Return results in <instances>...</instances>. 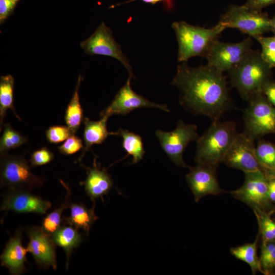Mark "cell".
<instances>
[{
  "mask_svg": "<svg viewBox=\"0 0 275 275\" xmlns=\"http://www.w3.org/2000/svg\"><path fill=\"white\" fill-rule=\"evenodd\" d=\"M172 84L180 90L181 105L195 115L217 121L229 107L225 76L207 64L191 67L182 63L177 66Z\"/></svg>",
  "mask_w": 275,
  "mask_h": 275,
  "instance_id": "6da1fadb",
  "label": "cell"
},
{
  "mask_svg": "<svg viewBox=\"0 0 275 275\" xmlns=\"http://www.w3.org/2000/svg\"><path fill=\"white\" fill-rule=\"evenodd\" d=\"M228 72L231 85L243 99L248 101L256 94L262 93L263 87L270 81L271 68L259 50L252 49Z\"/></svg>",
  "mask_w": 275,
  "mask_h": 275,
  "instance_id": "7a4b0ae2",
  "label": "cell"
},
{
  "mask_svg": "<svg viewBox=\"0 0 275 275\" xmlns=\"http://www.w3.org/2000/svg\"><path fill=\"white\" fill-rule=\"evenodd\" d=\"M238 134L232 121H213L197 141L195 160L197 164L216 169Z\"/></svg>",
  "mask_w": 275,
  "mask_h": 275,
  "instance_id": "3957f363",
  "label": "cell"
},
{
  "mask_svg": "<svg viewBox=\"0 0 275 275\" xmlns=\"http://www.w3.org/2000/svg\"><path fill=\"white\" fill-rule=\"evenodd\" d=\"M178 42L179 62L186 63L190 58L205 57L212 43L227 28L222 23L206 28L193 25L183 21L172 24Z\"/></svg>",
  "mask_w": 275,
  "mask_h": 275,
  "instance_id": "277c9868",
  "label": "cell"
},
{
  "mask_svg": "<svg viewBox=\"0 0 275 275\" xmlns=\"http://www.w3.org/2000/svg\"><path fill=\"white\" fill-rule=\"evenodd\" d=\"M1 187L31 191L41 186L44 178L33 174L23 155L1 154Z\"/></svg>",
  "mask_w": 275,
  "mask_h": 275,
  "instance_id": "5b68a950",
  "label": "cell"
},
{
  "mask_svg": "<svg viewBox=\"0 0 275 275\" xmlns=\"http://www.w3.org/2000/svg\"><path fill=\"white\" fill-rule=\"evenodd\" d=\"M218 22L227 29H238L254 38L271 31V19L268 15L245 4L230 6Z\"/></svg>",
  "mask_w": 275,
  "mask_h": 275,
  "instance_id": "8992f818",
  "label": "cell"
},
{
  "mask_svg": "<svg viewBox=\"0 0 275 275\" xmlns=\"http://www.w3.org/2000/svg\"><path fill=\"white\" fill-rule=\"evenodd\" d=\"M244 112V131L253 139L275 133V108L262 93L248 101Z\"/></svg>",
  "mask_w": 275,
  "mask_h": 275,
  "instance_id": "52a82bcc",
  "label": "cell"
},
{
  "mask_svg": "<svg viewBox=\"0 0 275 275\" xmlns=\"http://www.w3.org/2000/svg\"><path fill=\"white\" fill-rule=\"evenodd\" d=\"M252 37L237 43L224 42L217 39L211 45L204 57L207 65L223 73L240 63L252 49Z\"/></svg>",
  "mask_w": 275,
  "mask_h": 275,
  "instance_id": "ba28073f",
  "label": "cell"
},
{
  "mask_svg": "<svg viewBox=\"0 0 275 275\" xmlns=\"http://www.w3.org/2000/svg\"><path fill=\"white\" fill-rule=\"evenodd\" d=\"M155 134L163 151L175 164L189 168L183 160V153L188 144L199 138L196 125L186 124L180 120L174 130L165 132L157 130Z\"/></svg>",
  "mask_w": 275,
  "mask_h": 275,
  "instance_id": "9c48e42d",
  "label": "cell"
},
{
  "mask_svg": "<svg viewBox=\"0 0 275 275\" xmlns=\"http://www.w3.org/2000/svg\"><path fill=\"white\" fill-rule=\"evenodd\" d=\"M80 46L88 54L106 56L117 59L126 68L129 75L134 77L128 59L115 40L112 31L104 22H102L89 38L82 41Z\"/></svg>",
  "mask_w": 275,
  "mask_h": 275,
  "instance_id": "30bf717a",
  "label": "cell"
},
{
  "mask_svg": "<svg viewBox=\"0 0 275 275\" xmlns=\"http://www.w3.org/2000/svg\"><path fill=\"white\" fill-rule=\"evenodd\" d=\"M243 185L230 194L250 206L253 211L264 212L269 206L268 179L262 170L244 173Z\"/></svg>",
  "mask_w": 275,
  "mask_h": 275,
  "instance_id": "8fae6325",
  "label": "cell"
},
{
  "mask_svg": "<svg viewBox=\"0 0 275 275\" xmlns=\"http://www.w3.org/2000/svg\"><path fill=\"white\" fill-rule=\"evenodd\" d=\"M254 141V139L245 132L238 133L223 163L244 173L263 171L256 155Z\"/></svg>",
  "mask_w": 275,
  "mask_h": 275,
  "instance_id": "7c38bea8",
  "label": "cell"
},
{
  "mask_svg": "<svg viewBox=\"0 0 275 275\" xmlns=\"http://www.w3.org/2000/svg\"><path fill=\"white\" fill-rule=\"evenodd\" d=\"M132 76L129 75L127 81L115 95L111 103L100 113V116L113 115H126L132 111L142 107L158 108L166 112L170 111L166 104L152 102L144 96L134 92L130 81Z\"/></svg>",
  "mask_w": 275,
  "mask_h": 275,
  "instance_id": "4fadbf2b",
  "label": "cell"
},
{
  "mask_svg": "<svg viewBox=\"0 0 275 275\" xmlns=\"http://www.w3.org/2000/svg\"><path fill=\"white\" fill-rule=\"evenodd\" d=\"M51 203L27 190L8 188L3 195L1 211H13L18 213H34L44 214Z\"/></svg>",
  "mask_w": 275,
  "mask_h": 275,
  "instance_id": "5bb4252c",
  "label": "cell"
},
{
  "mask_svg": "<svg viewBox=\"0 0 275 275\" xmlns=\"http://www.w3.org/2000/svg\"><path fill=\"white\" fill-rule=\"evenodd\" d=\"M29 238L26 249L34 257L36 264L44 269L57 268L56 249L50 235L41 227L32 226L26 229Z\"/></svg>",
  "mask_w": 275,
  "mask_h": 275,
  "instance_id": "9a60e30c",
  "label": "cell"
},
{
  "mask_svg": "<svg viewBox=\"0 0 275 275\" xmlns=\"http://www.w3.org/2000/svg\"><path fill=\"white\" fill-rule=\"evenodd\" d=\"M189 168L186 179L196 202L206 196H217L224 193L216 178V169L200 164Z\"/></svg>",
  "mask_w": 275,
  "mask_h": 275,
  "instance_id": "2e32d148",
  "label": "cell"
},
{
  "mask_svg": "<svg viewBox=\"0 0 275 275\" xmlns=\"http://www.w3.org/2000/svg\"><path fill=\"white\" fill-rule=\"evenodd\" d=\"M22 231L18 229L7 243L1 255L2 265L7 268L11 274L19 275L26 271L25 263L28 251L22 245Z\"/></svg>",
  "mask_w": 275,
  "mask_h": 275,
  "instance_id": "e0dca14e",
  "label": "cell"
},
{
  "mask_svg": "<svg viewBox=\"0 0 275 275\" xmlns=\"http://www.w3.org/2000/svg\"><path fill=\"white\" fill-rule=\"evenodd\" d=\"M87 171V177L81 183L87 196L92 201L96 199H103V196L109 193L113 185L111 176L105 168H101L94 158L92 168L82 166Z\"/></svg>",
  "mask_w": 275,
  "mask_h": 275,
  "instance_id": "ac0fdd59",
  "label": "cell"
},
{
  "mask_svg": "<svg viewBox=\"0 0 275 275\" xmlns=\"http://www.w3.org/2000/svg\"><path fill=\"white\" fill-rule=\"evenodd\" d=\"M101 119L97 121H91L85 118L84 140L85 146L81 154L78 158L81 161L86 153L91 149V146L95 144H102L109 135H115V132H109L106 128V122L109 118L107 115H103Z\"/></svg>",
  "mask_w": 275,
  "mask_h": 275,
  "instance_id": "d6986e66",
  "label": "cell"
},
{
  "mask_svg": "<svg viewBox=\"0 0 275 275\" xmlns=\"http://www.w3.org/2000/svg\"><path fill=\"white\" fill-rule=\"evenodd\" d=\"M78 229L71 225L62 226L51 235L56 246L62 248L66 256V268H68L70 257L74 249L79 246L83 240L82 234Z\"/></svg>",
  "mask_w": 275,
  "mask_h": 275,
  "instance_id": "ffe728a7",
  "label": "cell"
},
{
  "mask_svg": "<svg viewBox=\"0 0 275 275\" xmlns=\"http://www.w3.org/2000/svg\"><path fill=\"white\" fill-rule=\"evenodd\" d=\"M95 204L92 208H88L84 204L70 202L69 216L63 217L65 223L77 229H81L88 235L94 223L98 218L94 212Z\"/></svg>",
  "mask_w": 275,
  "mask_h": 275,
  "instance_id": "44dd1931",
  "label": "cell"
},
{
  "mask_svg": "<svg viewBox=\"0 0 275 275\" xmlns=\"http://www.w3.org/2000/svg\"><path fill=\"white\" fill-rule=\"evenodd\" d=\"M14 78L10 75L2 76L0 79V130L4 125V120L8 109H11L15 117L21 120L14 106L13 92Z\"/></svg>",
  "mask_w": 275,
  "mask_h": 275,
  "instance_id": "7402d4cb",
  "label": "cell"
},
{
  "mask_svg": "<svg viewBox=\"0 0 275 275\" xmlns=\"http://www.w3.org/2000/svg\"><path fill=\"white\" fill-rule=\"evenodd\" d=\"M81 81V76L79 75L76 86L72 97L68 103L65 112V121L72 134H75L81 122L84 121L83 109L81 107L78 90Z\"/></svg>",
  "mask_w": 275,
  "mask_h": 275,
  "instance_id": "603a6c76",
  "label": "cell"
},
{
  "mask_svg": "<svg viewBox=\"0 0 275 275\" xmlns=\"http://www.w3.org/2000/svg\"><path fill=\"white\" fill-rule=\"evenodd\" d=\"M258 240V235L253 243H246L230 249V253L233 256L250 266L253 274L257 271L263 273L260 259L257 256Z\"/></svg>",
  "mask_w": 275,
  "mask_h": 275,
  "instance_id": "cb8c5ba5",
  "label": "cell"
},
{
  "mask_svg": "<svg viewBox=\"0 0 275 275\" xmlns=\"http://www.w3.org/2000/svg\"><path fill=\"white\" fill-rule=\"evenodd\" d=\"M60 181L66 189L65 199L59 207L48 213L42 223L41 227L43 230L50 235L62 226L61 224L63 222L62 213L65 209L69 208L71 201V190L69 186L62 180H60Z\"/></svg>",
  "mask_w": 275,
  "mask_h": 275,
  "instance_id": "d4e9b609",
  "label": "cell"
},
{
  "mask_svg": "<svg viewBox=\"0 0 275 275\" xmlns=\"http://www.w3.org/2000/svg\"><path fill=\"white\" fill-rule=\"evenodd\" d=\"M115 135H119L122 137V146L126 151L128 155L132 156V164L136 163L143 157L145 153L142 138L134 132L127 130L120 129L115 132Z\"/></svg>",
  "mask_w": 275,
  "mask_h": 275,
  "instance_id": "484cf974",
  "label": "cell"
},
{
  "mask_svg": "<svg viewBox=\"0 0 275 275\" xmlns=\"http://www.w3.org/2000/svg\"><path fill=\"white\" fill-rule=\"evenodd\" d=\"M4 130L0 140L1 154L20 147L28 142V138L14 129L9 123L3 125Z\"/></svg>",
  "mask_w": 275,
  "mask_h": 275,
  "instance_id": "4316f807",
  "label": "cell"
},
{
  "mask_svg": "<svg viewBox=\"0 0 275 275\" xmlns=\"http://www.w3.org/2000/svg\"><path fill=\"white\" fill-rule=\"evenodd\" d=\"M255 152L263 171L275 165V145L269 142H260L255 147Z\"/></svg>",
  "mask_w": 275,
  "mask_h": 275,
  "instance_id": "83f0119b",
  "label": "cell"
},
{
  "mask_svg": "<svg viewBox=\"0 0 275 275\" xmlns=\"http://www.w3.org/2000/svg\"><path fill=\"white\" fill-rule=\"evenodd\" d=\"M259 259L263 273L275 268V240H263Z\"/></svg>",
  "mask_w": 275,
  "mask_h": 275,
  "instance_id": "f1b7e54d",
  "label": "cell"
},
{
  "mask_svg": "<svg viewBox=\"0 0 275 275\" xmlns=\"http://www.w3.org/2000/svg\"><path fill=\"white\" fill-rule=\"evenodd\" d=\"M263 239L266 241L275 240V222L269 215L261 211H254Z\"/></svg>",
  "mask_w": 275,
  "mask_h": 275,
  "instance_id": "f546056e",
  "label": "cell"
},
{
  "mask_svg": "<svg viewBox=\"0 0 275 275\" xmlns=\"http://www.w3.org/2000/svg\"><path fill=\"white\" fill-rule=\"evenodd\" d=\"M254 39L261 46L260 52L263 59L271 68L275 67V35L270 37L262 35Z\"/></svg>",
  "mask_w": 275,
  "mask_h": 275,
  "instance_id": "4dcf8cb0",
  "label": "cell"
},
{
  "mask_svg": "<svg viewBox=\"0 0 275 275\" xmlns=\"http://www.w3.org/2000/svg\"><path fill=\"white\" fill-rule=\"evenodd\" d=\"M46 139L51 144H58L66 140L72 134L68 126H50L45 132Z\"/></svg>",
  "mask_w": 275,
  "mask_h": 275,
  "instance_id": "1f68e13d",
  "label": "cell"
},
{
  "mask_svg": "<svg viewBox=\"0 0 275 275\" xmlns=\"http://www.w3.org/2000/svg\"><path fill=\"white\" fill-rule=\"evenodd\" d=\"M54 155L47 147H43L35 151L32 154L30 162L32 167H38L50 162Z\"/></svg>",
  "mask_w": 275,
  "mask_h": 275,
  "instance_id": "d6a6232c",
  "label": "cell"
},
{
  "mask_svg": "<svg viewBox=\"0 0 275 275\" xmlns=\"http://www.w3.org/2000/svg\"><path fill=\"white\" fill-rule=\"evenodd\" d=\"M82 147L83 144L81 139L73 134L58 148L61 154L65 155H70L76 153Z\"/></svg>",
  "mask_w": 275,
  "mask_h": 275,
  "instance_id": "836d02e7",
  "label": "cell"
},
{
  "mask_svg": "<svg viewBox=\"0 0 275 275\" xmlns=\"http://www.w3.org/2000/svg\"><path fill=\"white\" fill-rule=\"evenodd\" d=\"M19 0H0V22L2 23L9 17Z\"/></svg>",
  "mask_w": 275,
  "mask_h": 275,
  "instance_id": "e575fe53",
  "label": "cell"
},
{
  "mask_svg": "<svg viewBox=\"0 0 275 275\" xmlns=\"http://www.w3.org/2000/svg\"><path fill=\"white\" fill-rule=\"evenodd\" d=\"M262 93L275 108V82L271 81L267 82L263 88Z\"/></svg>",
  "mask_w": 275,
  "mask_h": 275,
  "instance_id": "d590c367",
  "label": "cell"
},
{
  "mask_svg": "<svg viewBox=\"0 0 275 275\" xmlns=\"http://www.w3.org/2000/svg\"><path fill=\"white\" fill-rule=\"evenodd\" d=\"M275 3V0H246L245 5L250 8L261 10Z\"/></svg>",
  "mask_w": 275,
  "mask_h": 275,
  "instance_id": "8d00e7d4",
  "label": "cell"
},
{
  "mask_svg": "<svg viewBox=\"0 0 275 275\" xmlns=\"http://www.w3.org/2000/svg\"><path fill=\"white\" fill-rule=\"evenodd\" d=\"M136 1H140L145 3L151 4L152 5H154L159 3H162L165 8L168 10H173L174 7V3L173 0H128L122 3L119 4L117 5V6L121 5L127 3H130L135 2Z\"/></svg>",
  "mask_w": 275,
  "mask_h": 275,
  "instance_id": "74e56055",
  "label": "cell"
},
{
  "mask_svg": "<svg viewBox=\"0 0 275 275\" xmlns=\"http://www.w3.org/2000/svg\"><path fill=\"white\" fill-rule=\"evenodd\" d=\"M268 195L269 200L275 203V179L268 180Z\"/></svg>",
  "mask_w": 275,
  "mask_h": 275,
  "instance_id": "f35d334b",
  "label": "cell"
},
{
  "mask_svg": "<svg viewBox=\"0 0 275 275\" xmlns=\"http://www.w3.org/2000/svg\"><path fill=\"white\" fill-rule=\"evenodd\" d=\"M263 172L268 180L275 179V165L270 169L265 170Z\"/></svg>",
  "mask_w": 275,
  "mask_h": 275,
  "instance_id": "ab89813d",
  "label": "cell"
},
{
  "mask_svg": "<svg viewBox=\"0 0 275 275\" xmlns=\"http://www.w3.org/2000/svg\"><path fill=\"white\" fill-rule=\"evenodd\" d=\"M271 19V32L273 33L275 35V14L273 16L270 18Z\"/></svg>",
  "mask_w": 275,
  "mask_h": 275,
  "instance_id": "60d3db41",
  "label": "cell"
}]
</instances>
